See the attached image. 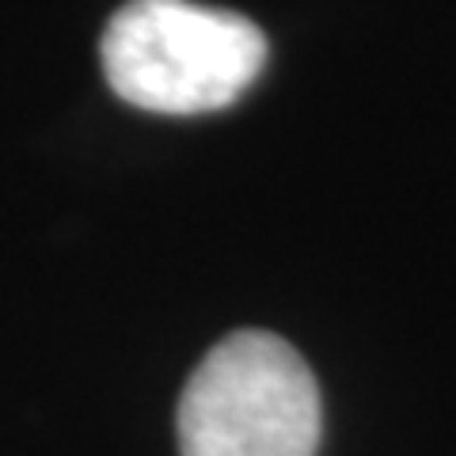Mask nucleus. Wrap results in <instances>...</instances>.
<instances>
[{"label":"nucleus","instance_id":"nucleus-1","mask_svg":"<svg viewBox=\"0 0 456 456\" xmlns=\"http://www.w3.org/2000/svg\"><path fill=\"white\" fill-rule=\"evenodd\" d=\"M103 73L114 95L152 114H206L236 103L266 65L248 16L194 0H130L110 16Z\"/></svg>","mask_w":456,"mask_h":456},{"label":"nucleus","instance_id":"nucleus-2","mask_svg":"<svg viewBox=\"0 0 456 456\" xmlns=\"http://www.w3.org/2000/svg\"><path fill=\"white\" fill-rule=\"evenodd\" d=\"M320 426L316 377L270 331L217 342L179 399L183 456H316Z\"/></svg>","mask_w":456,"mask_h":456}]
</instances>
